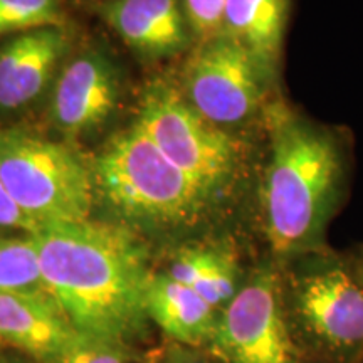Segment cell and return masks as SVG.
Listing matches in <instances>:
<instances>
[{
    "mask_svg": "<svg viewBox=\"0 0 363 363\" xmlns=\"http://www.w3.org/2000/svg\"><path fill=\"white\" fill-rule=\"evenodd\" d=\"M30 235L45 289L79 333L120 343L143 333L153 272L135 234L88 219L40 227Z\"/></svg>",
    "mask_w": 363,
    "mask_h": 363,
    "instance_id": "cell-1",
    "label": "cell"
},
{
    "mask_svg": "<svg viewBox=\"0 0 363 363\" xmlns=\"http://www.w3.org/2000/svg\"><path fill=\"white\" fill-rule=\"evenodd\" d=\"M271 160L262 187V220L271 251L294 257L323 249L343 179L335 135L274 104L267 113Z\"/></svg>",
    "mask_w": 363,
    "mask_h": 363,
    "instance_id": "cell-2",
    "label": "cell"
},
{
    "mask_svg": "<svg viewBox=\"0 0 363 363\" xmlns=\"http://www.w3.org/2000/svg\"><path fill=\"white\" fill-rule=\"evenodd\" d=\"M93 180L118 214L153 225L190 224L212 197L136 125L115 136L99 153Z\"/></svg>",
    "mask_w": 363,
    "mask_h": 363,
    "instance_id": "cell-3",
    "label": "cell"
},
{
    "mask_svg": "<svg viewBox=\"0 0 363 363\" xmlns=\"http://www.w3.org/2000/svg\"><path fill=\"white\" fill-rule=\"evenodd\" d=\"M0 179L38 230L89 219L93 172L65 145L22 130H0Z\"/></svg>",
    "mask_w": 363,
    "mask_h": 363,
    "instance_id": "cell-4",
    "label": "cell"
},
{
    "mask_svg": "<svg viewBox=\"0 0 363 363\" xmlns=\"http://www.w3.org/2000/svg\"><path fill=\"white\" fill-rule=\"evenodd\" d=\"M313 256L284 294L294 337L315 360L363 363V281L335 254Z\"/></svg>",
    "mask_w": 363,
    "mask_h": 363,
    "instance_id": "cell-5",
    "label": "cell"
},
{
    "mask_svg": "<svg viewBox=\"0 0 363 363\" xmlns=\"http://www.w3.org/2000/svg\"><path fill=\"white\" fill-rule=\"evenodd\" d=\"M207 347L220 363H305L278 272L264 267L240 286L219 310Z\"/></svg>",
    "mask_w": 363,
    "mask_h": 363,
    "instance_id": "cell-6",
    "label": "cell"
},
{
    "mask_svg": "<svg viewBox=\"0 0 363 363\" xmlns=\"http://www.w3.org/2000/svg\"><path fill=\"white\" fill-rule=\"evenodd\" d=\"M136 126L208 192L214 194L234 174V140L203 118L174 86L157 83L147 91Z\"/></svg>",
    "mask_w": 363,
    "mask_h": 363,
    "instance_id": "cell-7",
    "label": "cell"
},
{
    "mask_svg": "<svg viewBox=\"0 0 363 363\" xmlns=\"http://www.w3.org/2000/svg\"><path fill=\"white\" fill-rule=\"evenodd\" d=\"M267 78L256 57L225 34L206 40L187 71V99L217 126L235 125L252 115Z\"/></svg>",
    "mask_w": 363,
    "mask_h": 363,
    "instance_id": "cell-8",
    "label": "cell"
},
{
    "mask_svg": "<svg viewBox=\"0 0 363 363\" xmlns=\"http://www.w3.org/2000/svg\"><path fill=\"white\" fill-rule=\"evenodd\" d=\"M120 81L115 66L99 52L72 59L54 88L51 116L61 131L78 135L96 128L115 110Z\"/></svg>",
    "mask_w": 363,
    "mask_h": 363,
    "instance_id": "cell-9",
    "label": "cell"
},
{
    "mask_svg": "<svg viewBox=\"0 0 363 363\" xmlns=\"http://www.w3.org/2000/svg\"><path fill=\"white\" fill-rule=\"evenodd\" d=\"M79 331L48 291L0 293V342L56 363Z\"/></svg>",
    "mask_w": 363,
    "mask_h": 363,
    "instance_id": "cell-10",
    "label": "cell"
},
{
    "mask_svg": "<svg viewBox=\"0 0 363 363\" xmlns=\"http://www.w3.org/2000/svg\"><path fill=\"white\" fill-rule=\"evenodd\" d=\"M67 48L59 27H43L13 38L0 49V108L19 110L38 99Z\"/></svg>",
    "mask_w": 363,
    "mask_h": 363,
    "instance_id": "cell-11",
    "label": "cell"
},
{
    "mask_svg": "<svg viewBox=\"0 0 363 363\" xmlns=\"http://www.w3.org/2000/svg\"><path fill=\"white\" fill-rule=\"evenodd\" d=\"M104 17L130 48L150 56L175 54L189 40L179 0H113Z\"/></svg>",
    "mask_w": 363,
    "mask_h": 363,
    "instance_id": "cell-12",
    "label": "cell"
},
{
    "mask_svg": "<svg viewBox=\"0 0 363 363\" xmlns=\"http://www.w3.org/2000/svg\"><path fill=\"white\" fill-rule=\"evenodd\" d=\"M147 313L170 338L187 347L207 345L219 316V310L208 305L194 288L177 283L169 274L150 278Z\"/></svg>",
    "mask_w": 363,
    "mask_h": 363,
    "instance_id": "cell-13",
    "label": "cell"
},
{
    "mask_svg": "<svg viewBox=\"0 0 363 363\" xmlns=\"http://www.w3.org/2000/svg\"><path fill=\"white\" fill-rule=\"evenodd\" d=\"M289 0H227L222 34L247 49L267 76L283 48Z\"/></svg>",
    "mask_w": 363,
    "mask_h": 363,
    "instance_id": "cell-14",
    "label": "cell"
},
{
    "mask_svg": "<svg viewBox=\"0 0 363 363\" xmlns=\"http://www.w3.org/2000/svg\"><path fill=\"white\" fill-rule=\"evenodd\" d=\"M48 291L40 274L35 240L0 239V293Z\"/></svg>",
    "mask_w": 363,
    "mask_h": 363,
    "instance_id": "cell-15",
    "label": "cell"
},
{
    "mask_svg": "<svg viewBox=\"0 0 363 363\" xmlns=\"http://www.w3.org/2000/svg\"><path fill=\"white\" fill-rule=\"evenodd\" d=\"M61 0H0V35L57 27Z\"/></svg>",
    "mask_w": 363,
    "mask_h": 363,
    "instance_id": "cell-16",
    "label": "cell"
},
{
    "mask_svg": "<svg viewBox=\"0 0 363 363\" xmlns=\"http://www.w3.org/2000/svg\"><path fill=\"white\" fill-rule=\"evenodd\" d=\"M56 363H130L128 345L79 333Z\"/></svg>",
    "mask_w": 363,
    "mask_h": 363,
    "instance_id": "cell-17",
    "label": "cell"
},
{
    "mask_svg": "<svg viewBox=\"0 0 363 363\" xmlns=\"http://www.w3.org/2000/svg\"><path fill=\"white\" fill-rule=\"evenodd\" d=\"M224 247H189L179 252L167 274L177 283L194 288L219 261Z\"/></svg>",
    "mask_w": 363,
    "mask_h": 363,
    "instance_id": "cell-18",
    "label": "cell"
},
{
    "mask_svg": "<svg viewBox=\"0 0 363 363\" xmlns=\"http://www.w3.org/2000/svg\"><path fill=\"white\" fill-rule=\"evenodd\" d=\"M225 2L227 0H184L185 19L203 40L220 34Z\"/></svg>",
    "mask_w": 363,
    "mask_h": 363,
    "instance_id": "cell-19",
    "label": "cell"
},
{
    "mask_svg": "<svg viewBox=\"0 0 363 363\" xmlns=\"http://www.w3.org/2000/svg\"><path fill=\"white\" fill-rule=\"evenodd\" d=\"M0 229H19L27 234H34L38 230L34 222L13 202L2 179H0Z\"/></svg>",
    "mask_w": 363,
    "mask_h": 363,
    "instance_id": "cell-20",
    "label": "cell"
},
{
    "mask_svg": "<svg viewBox=\"0 0 363 363\" xmlns=\"http://www.w3.org/2000/svg\"><path fill=\"white\" fill-rule=\"evenodd\" d=\"M169 363H211L206 358L195 355L194 352L189 350H175L169 358Z\"/></svg>",
    "mask_w": 363,
    "mask_h": 363,
    "instance_id": "cell-21",
    "label": "cell"
},
{
    "mask_svg": "<svg viewBox=\"0 0 363 363\" xmlns=\"http://www.w3.org/2000/svg\"><path fill=\"white\" fill-rule=\"evenodd\" d=\"M353 267H355L357 274L360 276L362 281H363V252L360 254V256H358V259H357L355 262H353Z\"/></svg>",
    "mask_w": 363,
    "mask_h": 363,
    "instance_id": "cell-22",
    "label": "cell"
},
{
    "mask_svg": "<svg viewBox=\"0 0 363 363\" xmlns=\"http://www.w3.org/2000/svg\"><path fill=\"white\" fill-rule=\"evenodd\" d=\"M0 363H17L16 360H12V358H7V357H0Z\"/></svg>",
    "mask_w": 363,
    "mask_h": 363,
    "instance_id": "cell-23",
    "label": "cell"
},
{
    "mask_svg": "<svg viewBox=\"0 0 363 363\" xmlns=\"http://www.w3.org/2000/svg\"><path fill=\"white\" fill-rule=\"evenodd\" d=\"M305 363H326V362H320V360H311V362H305Z\"/></svg>",
    "mask_w": 363,
    "mask_h": 363,
    "instance_id": "cell-24",
    "label": "cell"
}]
</instances>
